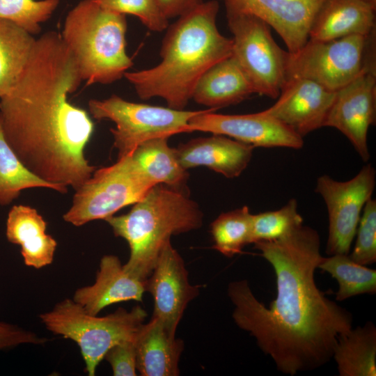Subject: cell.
Masks as SVG:
<instances>
[{"label":"cell","instance_id":"2","mask_svg":"<svg viewBox=\"0 0 376 376\" xmlns=\"http://www.w3.org/2000/svg\"><path fill=\"white\" fill-rule=\"evenodd\" d=\"M81 81L61 35L48 31L36 40L19 79L0 98L5 139L23 164L42 180L75 190L96 169L84 152L93 123L68 101Z\"/></svg>","mask_w":376,"mask_h":376},{"label":"cell","instance_id":"30","mask_svg":"<svg viewBox=\"0 0 376 376\" xmlns=\"http://www.w3.org/2000/svg\"><path fill=\"white\" fill-rule=\"evenodd\" d=\"M58 4L59 0H0V19L36 34L41 30L40 24L51 17Z\"/></svg>","mask_w":376,"mask_h":376},{"label":"cell","instance_id":"9","mask_svg":"<svg viewBox=\"0 0 376 376\" xmlns=\"http://www.w3.org/2000/svg\"><path fill=\"white\" fill-rule=\"evenodd\" d=\"M93 117L108 119L116 124L110 129L118 159L130 156L143 143L156 138L187 132L189 120L203 110L185 111L127 101L112 95L88 102Z\"/></svg>","mask_w":376,"mask_h":376},{"label":"cell","instance_id":"26","mask_svg":"<svg viewBox=\"0 0 376 376\" xmlns=\"http://www.w3.org/2000/svg\"><path fill=\"white\" fill-rule=\"evenodd\" d=\"M36 187L68 191L67 187L42 180L23 164L5 139L0 123V206L9 205L22 190Z\"/></svg>","mask_w":376,"mask_h":376},{"label":"cell","instance_id":"21","mask_svg":"<svg viewBox=\"0 0 376 376\" xmlns=\"http://www.w3.org/2000/svg\"><path fill=\"white\" fill-rule=\"evenodd\" d=\"M47 222L38 211L28 205H13L8 214L7 240L21 246L24 264L40 269L50 265L57 242L46 233Z\"/></svg>","mask_w":376,"mask_h":376},{"label":"cell","instance_id":"24","mask_svg":"<svg viewBox=\"0 0 376 376\" xmlns=\"http://www.w3.org/2000/svg\"><path fill=\"white\" fill-rule=\"evenodd\" d=\"M168 139L148 140L138 146L131 156L155 185L163 184L182 191L188 173L180 165L175 148L169 146Z\"/></svg>","mask_w":376,"mask_h":376},{"label":"cell","instance_id":"35","mask_svg":"<svg viewBox=\"0 0 376 376\" xmlns=\"http://www.w3.org/2000/svg\"><path fill=\"white\" fill-rule=\"evenodd\" d=\"M168 18L180 17L199 6L203 0H155Z\"/></svg>","mask_w":376,"mask_h":376},{"label":"cell","instance_id":"7","mask_svg":"<svg viewBox=\"0 0 376 376\" xmlns=\"http://www.w3.org/2000/svg\"><path fill=\"white\" fill-rule=\"evenodd\" d=\"M373 38L375 33L326 41L308 39L297 52H288L286 79H308L336 91L363 72L375 68Z\"/></svg>","mask_w":376,"mask_h":376},{"label":"cell","instance_id":"6","mask_svg":"<svg viewBox=\"0 0 376 376\" xmlns=\"http://www.w3.org/2000/svg\"><path fill=\"white\" fill-rule=\"evenodd\" d=\"M147 317L137 305L123 308L106 316L86 312L72 299L58 302L52 310L40 315L47 330L75 341L80 349L88 376H94L100 363L113 345L136 338Z\"/></svg>","mask_w":376,"mask_h":376},{"label":"cell","instance_id":"14","mask_svg":"<svg viewBox=\"0 0 376 376\" xmlns=\"http://www.w3.org/2000/svg\"><path fill=\"white\" fill-rule=\"evenodd\" d=\"M202 287L189 283L182 258L168 242L146 280V290L154 301L152 318L158 319L169 334L175 336L187 305L198 296Z\"/></svg>","mask_w":376,"mask_h":376},{"label":"cell","instance_id":"17","mask_svg":"<svg viewBox=\"0 0 376 376\" xmlns=\"http://www.w3.org/2000/svg\"><path fill=\"white\" fill-rule=\"evenodd\" d=\"M145 292L146 281L128 274L116 256L105 255L100 260L95 283L77 289L72 300L88 313L97 315L113 304L142 301Z\"/></svg>","mask_w":376,"mask_h":376},{"label":"cell","instance_id":"19","mask_svg":"<svg viewBox=\"0 0 376 376\" xmlns=\"http://www.w3.org/2000/svg\"><path fill=\"white\" fill-rule=\"evenodd\" d=\"M376 3L367 0H326L311 26L309 39L326 41L375 33Z\"/></svg>","mask_w":376,"mask_h":376},{"label":"cell","instance_id":"15","mask_svg":"<svg viewBox=\"0 0 376 376\" xmlns=\"http://www.w3.org/2000/svg\"><path fill=\"white\" fill-rule=\"evenodd\" d=\"M226 12L252 15L273 28L288 52L299 51L308 40L314 19L326 0H221Z\"/></svg>","mask_w":376,"mask_h":376},{"label":"cell","instance_id":"12","mask_svg":"<svg viewBox=\"0 0 376 376\" xmlns=\"http://www.w3.org/2000/svg\"><path fill=\"white\" fill-rule=\"evenodd\" d=\"M204 109L192 117L187 132L201 131L226 136L253 147L301 149L303 138L264 111L248 114H219Z\"/></svg>","mask_w":376,"mask_h":376},{"label":"cell","instance_id":"4","mask_svg":"<svg viewBox=\"0 0 376 376\" xmlns=\"http://www.w3.org/2000/svg\"><path fill=\"white\" fill-rule=\"evenodd\" d=\"M127 214L105 219L116 237L130 247L123 265L130 275L146 281L152 272L164 246L173 235L199 228L203 214L182 191L157 184Z\"/></svg>","mask_w":376,"mask_h":376},{"label":"cell","instance_id":"13","mask_svg":"<svg viewBox=\"0 0 376 376\" xmlns=\"http://www.w3.org/2000/svg\"><path fill=\"white\" fill-rule=\"evenodd\" d=\"M376 117V71L369 69L336 91L324 127L344 134L361 159H370L368 132Z\"/></svg>","mask_w":376,"mask_h":376},{"label":"cell","instance_id":"27","mask_svg":"<svg viewBox=\"0 0 376 376\" xmlns=\"http://www.w3.org/2000/svg\"><path fill=\"white\" fill-rule=\"evenodd\" d=\"M318 268L337 281L338 288L336 300L338 301L363 294L376 293V270L354 262L348 254L322 257Z\"/></svg>","mask_w":376,"mask_h":376},{"label":"cell","instance_id":"28","mask_svg":"<svg viewBox=\"0 0 376 376\" xmlns=\"http://www.w3.org/2000/svg\"><path fill=\"white\" fill-rule=\"evenodd\" d=\"M252 215L247 206L221 213L210 226L212 248L226 257L242 252L251 243Z\"/></svg>","mask_w":376,"mask_h":376},{"label":"cell","instance_id":"31","mask_svg":"<svg viewBox=\"0 0 376 376\" xmlns=\"http://www.w3.org/2000/svg\"><path fill=\"white\" fill-rule=\"evenodd\" d=\"M356 242L349 255L354 262L369 265L376 262V201L365 204L357 226Z\"/></svg>","mask_w":376,"mask_h":376},{"label":"cell","instance_id":"33","mask_svg":"<svg viewBox=\"0 0 376 376\" xmlns=\"http://www.w3.org/2000/svg\"><path fill=\"white\" fill-rule=\"evenodd\" d=\"M135 339L119 343L106 353L104 359L110 364L114 376L136 375Z\"/></svg>","mask_w":376,"mask_h":376},{"label":"cell","instance_id":"22","mask_svg":"<svg viewBox=\"0 0 376 376\" xmlns=\"http://www.w3.org/2000/svg\"><path fill=\"white\" fill-rule=\"evenodd\" d=\"M136 370L142 376H178L184 342L152 318L140 328L136 339Z\"/></svg>","mask_w":376,"mask_h":376},{"label":"cell","instance_id":"18","mask_svg":"<svg viewBox=\"0 0 376 376\" xmlns=\"http://www.w3.org/2000/svg\"><path fill=\"white\" fill-rule=\"evenodd\" d=\"M254 148L226 136L213 134L191 139L175 150L180 165L186 170L206 166L226 178H234L247 167Z\"/></svg>","mask_w":376,"mask_h":376},{"label":"cell","instance_id":"34","mask_svg":"<svg viewBox=\"0 0 376 376\" xmlns=\"http://www.w3.org/2000/svg\"><path fill=\"white\" fill-rule=\"evenodd\" d=\"M47 341L48 339L36 333L15 325L0 322V350L24 343L42 345Z\"/></svg>","mask_w":376,"mask_h":376},{"label":"cell","instance_id":"29","mask_svg":"<svg viewBox=\"0 0 376 376\" xmlns=\"http://www.w3.org/2000/svg\"><path fill=\"white\" fill-rule=\"evenodd\" d=\"M301 225L297 200L292 198L279 210L252 215L251 243L280 239Z\"/></svg>","mask_w":376,"mask_h":376},{"label":"cell","instance_id":"20","mask_svg":"<svg viewBox=\"0 0 376 376\" xmlns=\"http://www.w3.org/2000/svg\"><path fill=\"white\" fill-rule=\"evenodd\" d=\"M256 90L235 58L231 55L210 67L197 81L191 99L219 109L241 102Z\"/></svg>","mask_w":376,"mask_h":376},{"label":"cell","instance_id":"8","mask_svg":"<svg viewBox=\"0 0 376 376\" xmlns=\"http://www.w3.org/2000/svg\"><path fill=\"white\" fill-rule=\"evenodd\" d=\"M155 185L131 155L118 159L114 164L95 170L75 190L72 206L63 218L75 226L105 220L140 201Z\"/></svg>","mask_w":376,"mask_h":376},{"label":"cell","instance_id":"10","mask_svg":"<svg viewBox=\"0 0 376 376\" xmlns=\"http://www.w3.org/2000/svg\"><path fill=\"white\" fill-rule=\"evenodd\" d=\"M233 34L232 55L246 72L256 94L276 99L286 80L288 52L273 38L271 27L249 14L226 12Z\"/></svg>","mask_w":376,"mask_h":376},{"label":"cell","instance_id":"36","mask_svg":"<svg viewBox=\"0 0 376 376\" xmlns=\"http://www.w3.org/2000/svg\"><path fill=\"white\" fill-rule=\"evenodd\" d=\"M367 1H372V2L376 3V0H367Z\"/></svg>","mask_w":376,"mask_h":376},{"label":"cell","instance_id":"16","mask_svg":"<svg viewBox=\"0 0 376 376\" xmlns=\"http://www.w3.org/2000/svg\"><path fill=\"white\" fill-rule=\"evenodd\" d=\"M336 92L308 79H288L276 102L263 111L304 138L324 127Z\"/></svg>","mask_w":376,"mask_h":376},{"label":"cell","instance_id":"23","mask_svg":"<svg viewBox=\"0 0 376 376\" xmlns=\"http://www.w3.org/2000/svg\"><path fill=\"white\" fill-rule=\"evenodd\" d=\"M332 359L340 376H376V327L370 322L340 335Z\"/></svg>","mask_w":376,"mask_h":376},{"label":"cell","instance_id":"32","mask_svg":"<svg viewBox=\"0 0 376 376\" xmlns=\"http://www.w3.org/2000/svg\"><path fill=\"white\" fill-rule=\"evenodd\" d=\"M107 9L123 15H132L150 31L161 32L169 26V19L155 0H96Z\"/></svg>","mask_w":376,"mask_h":376},{"label":"cell","instance_id":"25","mask_svg":"<svg viewBox=\"0 0 376 376\" xmlns=\"http://www.w3.org/2000/svg\"><path fill=\"white\" fill-rule=\"evenodd\" d=\"M35 42L31 33L8 20L0 19V98L19 79Z\"/></svg>","mask_w":376,"mask_h":376},{"label":"cell","instance_id":"1","mask_svg":"<svg viewBox=\"0 0 376 376\" xmlns=\"http://www.w3.org/2000/svg\"><path fill=\"white\" fill-rule=\"evenodd\" d=\"M253 244L274 271L276 297L267 306L246 280L230 282L227 292L235 323L283 374L324 366L338 336L352 328L353 316L316 285L315 272L323 257L319 233L301 225L283 237Z\"/></svg>","mask_w":376,"mask_h":376},{"label":"cell","instance_id":"11","mask_svg":"<svg viewBox=\"0 0 376 376\" xmlns=\"http://www.w3.org/2000/svg\"><path fill=\"white\" fill-rule=\"evenodd\" d=\"M375 170L368 164L352 179L338 181L327 175L318 178L315 191L328 212L326 253L349 254L361 212L375 187Z\"/></svg>","mask_w":376,"mask_h":376},{"label":"cell","instance_id":"5","mask_svg":"<svg viewBox=\"0 0 376 376\" xmlns=\"http://www.w3.org/2000/svg\"><path fill=\"white\" fill-rule=\"evenodd\" d=\"M126 31L125 15L96 0H83L68 13L61 35L87 85L113 83L132 66Z\"/></svg>","mask_w":376,"mask_h":376},{"label":"cell","instance_id":"3","mask_svg":"<svg viewBox=\"0 0 376 376\" xmlns=\"http://www.w3.org/2000/svg\"><path fill=\"white\" fill-rule=\"evenodd\" d=\"M219 8L215 0L203 1L179 17L162 40L161 62L124 74L141 99L159 97L169 107L182 110L205 72L232 55V38L222 35L217 26Z\"/></svg>","mask_w":376,"mask_h":376}]
</instances>
